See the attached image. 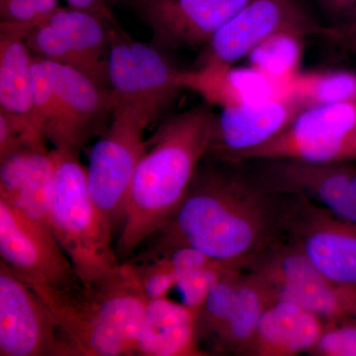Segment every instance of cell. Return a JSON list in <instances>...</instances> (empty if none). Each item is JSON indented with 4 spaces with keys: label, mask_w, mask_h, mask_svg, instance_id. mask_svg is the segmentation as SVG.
<instances>
[{
    "label": "cell",
    "mask_w": 356,
    "mask_h": 356,
    "mask_svg": "<svg viewBox=\"0 0 356 356\" xmlns=\"http://www.w3.org/2000/svg\"><path fill=\"white\" fill-rule=\"evenodd\" d=\"M282 204L283 195L266 188L247 163L205 156L179 207L144 250L188 247L245 270L284 238Z\"/></svg>",
    "instance_id": "obj_1"
},
{
    "label": "cell",
    "mask_w": 356,
    "mask_h": 356,
    "mask_svg": "<svg viewBox=\"0 0 356 356\" xmlns=\"http://www.w3.org/2000/svg\"><path fill=\"white\" fill-rule=\"evenodd\" d=\"M215 118L211 105H198L166 117L147 140L115 248L119 259H130L178 209L199 165L207 156Z\"/></svg>",
    "instance_id": "obj_2"
},
{
    "label": "cell",
    "mask_w": 356,
    "mask_h": 356,
    "mask_svg": "<svg viewBox=\"0 0 356 356\" xmlns=\"http://www.w3.org/2000/svg\"><path fill=\"white\" fill-rule=\"evenodd\" d=\"M35 125L54 149L79 156L108 128L118 97L83 72L34 56Z\"/></svg>",
    "instance_id": "obj_3"
},
{
    "label": "cell",
    "mask_w": 356,
    "mask_h": 356,
    "mask_svg": "<svg viewBox=\"0 0 356 356\" xmlns=\"http://www.w3.org/2000/svg\"><path fill=\"white\" fill-rule=\"evenodd\" d=\"M54 195L51 231L83 285L104 280L121 268L112 245L113 229L89 194L88 170L79 156L51 149Z\"/></svg>",
    "instance_id": "obj_4"
},
{
    "label": "cell",
    "mask_w": 356,
    "mask_h": 356,
    "mask_svg": "<svg viewBox=\"0 0 356 356\" xmlns=\"http://www.w3.org/2000/svg\"><path fill=\"white\" fill-rule=\"evenodd\" d=\"M158 119L143 107L118 103L89 154V194L114 232L123 225L131 184L146 149L145 130Z\"/></svg>",
    "instance_id": "obj_5"
},
{
    "label": "cell",
    "mask_w": 356,
    "mask_h": 356,
    "mask_svg": "<svg viewBox=\"0 0 356 356\" xmlns=\"http://www.w3.org/2000/svg\"><path fill=\"white\" fill-rule=\"evenodd\" d=\"M116 23L115 18L58 6L25 32V41L35 56L72 67L110 88L109 44Z\"/></svg>",
    "instance_id": "obj_6"
},
{
    "label": "cell",
    "mask_w": 356,
    "mask_h": 356,
    "mask_svg": "<svg viewBox=\"0 0 356 356\" xmlns=\"http://www.w3.org/2000/svg\"><path fill=\"white\" fill-rule=\"evenodd\" d=\"M295 159L317 163L356 161V102L300 112L282 132L240 161Z\"/></svg>",
    "instance_id": "obj_7"
},
{
    "label": "cell",
    "mask_w": 356,
    "mask_h": 356,
    "mask_svg": "<svg viewBox=\"0 0 356 356\" xmlns=\"http://www.w3.org/2000/svg\"><path fill=\"white\" fill-rule=\"evenodd\" d=\"M282 231L327 280L356 285V222L308 199L283 195Z\"/></svg>",
    "instance_id": "obj_8"
},
{
    "label": "cell",
    "mask_w": 356,
    "mask_h": 356,
    "mask_svg": "<svg viewBox=\"0 0 356 356\" xmlns=\"http://www.w3.org/2000/svg\"><path fill=\"white\" fill-rule=\"evenodd\" d=\"M177 70L158 47L136 41L118 22L113 26L108 81L118 103L137 105L161 118L181 90L175 84Z\"/></svg>",
    "instance_id": "obj_9"
},
{
    "label": "cell",
    "mask_w": 356,
    "mask_h": 356,
    "mask_svg": "<svg viewBox=\"0 0 356 356\" xmlns=\"http://www.w3.org/2000/svg\"><path fill=\"white\" fill-rule=\"evenodd\" d=\"M268 191L299 196L323 206L332 214L356 222V165L295 159L242 161Z\"/></svg>",
    "instance_id": "obj_10"
},
{
    "label": "cell",
    "mask_w": 356,
    "mask_h": 356,
    "mask_svg": "<svg viewBox=\"0 0 356 356\" xmlns=\"http://www.w3.org/2000/svg\"><path fill=\"white\" fill-rule=\"evenodd\" d=\"M24 280L50 308L64 356H133L127 343L110 324L92 285L60 289L41 281Z\"/></svg>",
    "instance_id": "obj_11"
},
{
    "label": "cell",
    "mask_w": 356,
    "mask_h": 356,
    "mask_svg": "<svg viewBox=\"0 0 356 356\" xmlns=\"http://www.w3.org/2000/svg\"><path fill=\"white\" fill-rule=\"evenodd\" d=\"M283 31L325 37L327 27L316 22L299 0H250L204 47L200 64L234 65Z\"/></svg>",
    "instance_id": "obj_12"
},
{
    "label": "cell",
    "mask_w": 356,
    "mask_h": 356,
    "mask_svg": "<svg viewBox=\"0 0 356 356\" xmlns=\"http://www.w3.org/2000/svg\"><path fill=\"white\" fill-rule=\"evenodd\" d=\"M0 356H64L53 314L14 269L0 261Z\"/></svg>",
    "instance_id": "obj_13"
},
{
    "label": "cell",
    "mask_w": 356,
    "mask_h": 356,
    "mask_svg": "<svg viewBox=\"0 0 356 356\" xmlns=\"http://www.w3.org/2000/svg\"><path fill=\"white\" fill-rule=\"evenodd\" d=\"M0 255L24 280L41 281L60 289L83 284L53 232L1 198Z\"/></svg>",
    "instance_id": "obj_14"
},
{
    "label": "cell",
    "mask_w": 356,
    "mask_h": 356,
    "mask_svg": "<svg viewBox=\"0 0 356 356\" xmlns=\"http://www.w3.org/2000/svg\"><path fill=\"white\" fill-rule=\"evenodd\" d=\"M250 0H131L161 50L205 47Z\"/></svg>",
    "instance_id": "obj_15"
},
{
    "label": "cell",
    "mask_w": 356,
    "mask_h": 356,
    "mask_svg": "<svg viewBox=\"0 0 356 356\" xmlns=\"http://www.w3.org/2000/svg\"><path fill=\"white\" fill-rule=\"evenodd\" d=\"M301 111L298 103L284 95L222 109L216 114L206 156L238 163L282 132Z\"/></svg>",
    "instance_id": "obj_16"
},
{
    "label": "cell",
    "mask_w": 356,
    "mask_h": 356,
    "mask_svg": "<svg viewBox=\"0 0 356 356\" xmlns=\"http://www.w3.org/2000/svg\"><path fill=\"white\" fill-rule=\"evenodd\" d=\"M175 84L197 93L207 104L221 109L261 102L280 95V84L250 67L208 62L191 70H178Z\"/></svg>",
    "instance_id": "obj_17"
},
{
    "label": "cell",
    "mask_w": 356,
    "mask_h": 356,
    "mask_svg": "<svg viewBox=\"0 0 356 356\" xmlns=\"http://www.w3.org/2000/svg\"><path fill=\"white\" fill-rule=\"evenodd\" d=\"M325 322L288 302L270 304L259 318L245 356H295L317 343Z\"/></svg>",
    "instance_id": "obj_18"
},
{
    "label": "cell",
    "mask_w": 356,
    "mask_h": 356,
    "mask_svg": "<svg viewBox=\"0 0 356 356\" xmlns=\"http://www.w3.org/2000/svg\"><path fill=\"white\" fill-rule=\"evenodd\" d=\"M197 314L165 297L149 300L138 337L137 355L207 356L196 330Z\"/></svg>",
    "instance_id": "obj_19"
},
{
    "label": "cell",
    "mask_w": 356,
    "mask_h": 356,
    "mask_svg": "<svg viewBox=\"0 0 356 356\" xmlns=\"http://www.w3.org/2000/svg\"><path fill=\"white\" fill-rule=\"evenodd\" d=\"M273 302L269 288L254 274L243 271L231 310L203 350L208 356H245L259 318Z\"/></svg>",
    "instance_id": "obj_20"
},
{
    "label": "cell",
    "mask_w": 356,
    "mask_h": 356,
    "mask_svg": "<svg viewBox=\"0 0 356 356\" xmlns=\"http://www.w3.org/2000/svg\"><path fill=\"white\" fill-rule=\"evenodd\" d=\"M31 53L24 33L0 27V110L36 127Z\"/></svg>",
    "instance_id": "obj_21"
},
{
    "label": "cell",
    "mask_w": 356,
    "mask_h": 356,
    "mask_svg": "<svg viewBox=\"0 0 356 356\" xmlns=\"http://www.w3.org/2000/svg\"><path fill=\"white\" fill-rule=\"evenodd\" d=\"M280 89V95L291 98L303 110L356 102V74L346 70L300 72Z\"/></svg>",
    "instance_id": "obj_22"
},
{
    "label": "cell",
    "mask_w": 356,
    "mask_h": 356,
    "mask_svg": "<svg viewBox=\"0 0 356 356\" xmlns=\"http://www.w3.org/2000/svg\"><path fill=\"white\" fill-rule=\"evenodd\" d=\"M305 37L295 31L269 37L248 56L250 67L282 86L300 72Z\"/></svg>",
    "instance_id": "obj_23"
},
{
    "label": "cell",
    "mask_w": 356,
    "mask_h": 356,
    "mask_svg": "<svg viewBox=\"0 0 356 356\" xmlns=\"http://www.w3.org/2000/svg\"><path fill=\"white\" fill-rule=\"evenodd\" d=\"M53 195L54 161L51 151L44 147L36 154L34 163L23 180L17 195L13 200L7 202L10 203L25 216L51 231Z\"/></svg>",
    "instance_id": "obj_24"
},
{
    "label": "cell",
    "mask_w": 356,
    "mask_h": 356,
    "mask_svg": "<svg viewBox=\"0 0 356 356\" xmlns=\"http://www.w3.org/2000/svg\"><path fill=\"white\" fill-rule=\"evenodd\" d=\"M311 356H356V322L353 316L325 321Z\"/></svg>",
    "instance_id": "obj_25"
},
{
    "label": "cell",
    "mask_w": 356,
    "mask_h": 356,
    "mask_svg": "<svg viewBox=\"0 0 356 356\" xmlns=\"http://www.w3.org/2000/svg\"><path fill=\"white\" fill-rule=\"evenodd\" d=\"M58 0H0V27L24 33L53 13Z\"/></svg>",
    "instance_id": "obj_26"
},
{
    "label": "cell",
    "mask_w": 356,
    "mask_h": 356,
    "mask_svg": "<svg viewBox=\"0 0 356 356\" xmlns=\"http://www.w3.org/2000/svg\"><path fill=\"white\" fill-rule=\"evenodd\" d=\"M232 268L236 267L219 264L181 274L175 287L181 295L184 305L198 314L211 289Z\"/></svg>",
    "instance_id": "obj_27"
},
{
    "label": "cell",
    "mask_w": 356,
    "mask_h": 356,
    "mask_svg": "<svg viewBox=\"0 0 356 356\" xmlns=\"http://www.w3.org/2000/svg\"><path fill=\"white\" fill-rule=\"evenodd\" d=\"M72 8L92 13L99 17L112 19L115 18L110 9L108 0H65Z\"/></svg>",
    "instance_id": "obj_28"
},
{
    "label": "cell",
    "mask_w": 356,
    "mask_h": 356,
    "mask_svg": "<svg viewBox=\"0 0 356 356\" xmlns=\"http://www.w3.org/2000/svg\"><path fill=\"white\" fill-rule=\"evenodd\" d=\"M332 42L341 44L346 50L356 54V27L337 25L329 27L327 37Z\"/></svg>",
    "instance_id": "obj_29"
},
{
    "label": "cell",
    "mask_w": 356,
    "mask_h": 356,
    "mask_svg": "<svg viewBox=\"0 0 356 356\" xmlns=\"http://www.w3.org/2000/svg\"><path fill=\"white\" fill-rule=\"evenodd\" d=\"M321 2L330 13L343 17L344 20L350 13L353 0H321Z\"/></svg>",
    "instance_id": "obj_30"
},
{
    "label": "cell",
    "mask_w": 356,
    "mask_h": 356,
    "mask_svg": "<svg viewBox=\"0 0 356 356\" xmlns=\"http://www.w3.org/2000/svg\"><path fill=\"white\" fill-rule=\"evenodd\" d=\"M131 0H108L110 6H127Z\"/></svg>",
    "instance_id": "obj_31"
},
{
    "label": "cell",
    "mask_w": 356,
    "mask_h": 356,
    "mask_svg": "<svg viewBox=\"0 0 356 356\" xmlns=\"http://www.w3.org/2000/svg\"><path fill=\"white\" fill-rule=\"evenodd\" d=\"M353 317L355 318V320L356 322V300H355V309H353Z\"/></svg>",
    "instance_id": "obj_32"
}]
</instances>
